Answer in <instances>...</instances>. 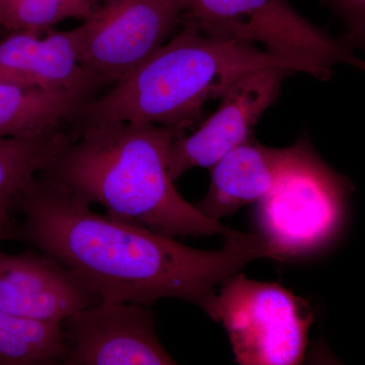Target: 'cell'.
<instances>
[{"label": "cell", "instance_id": "19", "mask_svg": "<svg viewBox=\"0 0 365 365\" xmlns=\"http://www.w3.org/2000/svg\"><path fill=\"white\" fill-rule=\"evenodd\" d=\"M6 30H4V28H2V26H1V25H0V38H1V37H2V36H4V34H6Z\"/></svg>", "mask_w": 365, "mask_h": 365}, {"label": "cell", "instance_id": "1", "mask_svg": "<svg viewBox=\"0 0 365 365\" xmlns=\"http://www.w3.org/2000/svg\"><path fill=\"white\" fill-rule=\"evenodd\" d=\"M1 241L52 257L103 302L150 307L162 299H182L215 322H220L216 287L249 262L278 258L261 234L241 232L222 249L206 251L98 215L44 170L11 202Z\"/></svg>", "mask_w": 365, "mask_h": 365}, {"label": "cell", "instance_id": "16", "mask_svg": "<svg viewBox=\"0 0 365 365\" xmlns=\"http://www.w3.org/2000/svg\"><path fill=\"white\" fill-rule=\"evenodd\" d=\"M88 0H0V25L6 32H45L61 21H85Z\"/></svg>", "mask_w": 365, "mask_h": 365}, {"label": "cell", "instance_id": "10", "mask_svg": "<svg viewBox=\"0 0 365 365\" xmlns=\"http://www.w3.org/2000/svg\"><path fill=\"white\" fill-rule=\"evenodd\" d=\"M81 276L38 250L0 251V309L7 313L62 323L69 316L102 302Z\"/></svg>", "mask_w": 365, "mask_h": 365}, {"label": "cell", "instance_id": "9", "mask_svg": "<svg viewBox=\"0 0 365 365\" xmlns=\"http://www.w3.org/2000/svg\"><path fill=\"white\" fill-rule=\"evenodd\" d=\"M150 307L102 302L62 322L68 365H172Z\"/></svg>", "mask_w": 365, "mask_h": 365}, {"label": "cell", "instance_id": "7", "mask_svg": "<svg viewBox=\"0 0 365 365\" xmlns=\"http://www.w3.org/2000/svg\"><path fill=\"white\" fill-rule=\"evenodd\" d=\"M79 56L98 86L114 85L165 44L182 23L185 0H88Z\"/></svg>", "mask_w": 365, "mask_h": 365}, {"label": "cell", "instance_id": "5", "mask_svg": "<svg viewBox=\"0 0 365 365\" xmlns=\"http://www.w3.org/2000/svg\"><path fill=\"white\" fill-rule=\"evenodd\" d=\"M235 360L242 365H294L304 359L313 314L304 299L278 283L237 272L217 295Z\"/></svg>", "mask_w": 365, "mask_h": 365}, {"label": "cell", "instance_id": "6", "mask_svg": "<svg viewBox=\"0 0 365 365\" xmlns=\"http://www.w3.org/2000/svg\"><path fill=\"white\" fill-rule=\"evenodd\" d=\"M349 182L307 146L272 191L259 201L261 235L278 259L314 251L337 234Z\"/></svg>", "mask_w": 365, "mask_h": 365}, {"label": "cell", "instance_id": "13", "mask_svg": "<svg viewBox=\"0 0 365 365\" xmlns=\"http://www.w3.org/2000/svg\"><path fill=\"white\" fill-rule=\"evenodd\" d=\"M78 91L46 90L0 81V139L39 138L63 130L91 100Z\"/></svg>", "mask_w": 365, "mask_h": 365}, {"label": "cell", "instance_id": "15", "mask_svg": "<svg viewBox=\"0 0 365 365\" xmlns=\"http://www.w3.org/2000/svg\"><path fill=\"white\" fill-rule=\"evenodd\" d=\"M73 138L60 130L39 138L0 139V202L11 204Z\"/></svg>", "mask_w": 365, "mask_h": 365}, {"label": "cell", "instance_id": "2", "mask_svg": "<svg viewBox=\"0 0 365 365\" xmlns=\"http://www.w3.org/2000/svg\"><path fill=\"white\" fill-rule=\"evenodd\" d=\"M73 138L44 170L72 194L120 222L176 237L241 232L187 202L169 170L170 144L185 132L153 124L108 122L72 128Z\"/></svg>", "mask_w": 365, "mask_h": 365}, {"label": "cell", "instance_id": "18", "mask_svg": "<svg viewBox=\"0 0 365 365\" xmlns=\"http://www.w3.org/2000/svg\"><path fill=\"white\" fill-rule=\"evenodd\" d=\"M9 210H11V204L0 202V241H1L2 230L6 227L9 220Z\"/></svg>", "mask_w": 365, "mask_h": 365}, {"label": "cell", "instance_id": "3", "mask_svg": "<svg viewBox=\"0 0 365 365\" xmlns=\"http://www.w3.org/2000/svg\"><path fill=\"white\" fill-rule=\"evenodd\" d=\"M182 24L181 32L106 95L81 106L72 127L128 122L185 132L201 121L207 101L222 98L248 72L269 66L294 71L253 43L211 37L192 24Z\"/></svg>", "mask_w": 365, "mask_h": 365}, {"label": "cell", "instance_id": "4", "mask_svg": "<svg viewBox=\"0 0 365 365\" xmlns=\"http://www.w3.org/2000/svg\"><path fill=\"white\" fill-rule=\"evenodd\" d=\"M182 23L211 37L256 44L295 72L330 78L333 67L348 64L365 71V61L342 39H334L294 11L287 0H185Z\"/></svg>", "mask_w": 365, "mask_h": 365}, {"label": "cell", "instance_id": "11", "mask_svg": "<svg viewBox=\"0 0 365 365\" xmlns=\"http://www.w3.org/2000/svg\"><path fill=\"white\" fill-rule=\"evenodd\" d=\"M0 81L46 90L78 91L91 97L98 88L81 64L76 29L4 34L0 38Z\"/></svg>", "mask_w": 365, "mask_h": 365}, {"label": "cell", "instance_id": "12", "mask_svg": "<svg viewBox=\"0 0 365 365\" xmlns=\"http://www.w3.org/2000/svg\"><path fill=\"white\" fill-rule=\"evenodd\" d=\"M307 145L302 139L289 148H267L251 137L211 168L207 195L196 207L210 220L220 222L240 208L259 202L272 191Z\"/></svg>", "mask_w": 365, "mask_h": 365}, {"label": "cell", "instance_id": "17", "mask_svg": "<svg viewBox=\"0 0 365 365\" xmlns=\"http://www.w3.org/2000/svg\"><path fill=\"white\" fill-rule=\"evenodd\" d=\"M332 7L347 26L348 32L341 39L365 51V0H324Z\"/></svg>", "mask_w": 365, "mask_h": 365}, {"label": "cell", "instance_id": "8", "mask_svg": "<svg viewBox=\"0 0 365 365\" xmlns=\"http://www.w3.org/2000/svg\"><path fill=\"white\" fill-rule=\"evenodd\" d=\"M294 71L269 66L250 71L220 98L217 110L190 135L170 144L169 170L174 181L194 168L211 169L230 150L253 137L262 115L275 102L285 76Z\"/></svg>", "mask_w": 365, "mask_h": 365}, {"label": "cell", "instance_id": "14", "mask_svg": "<svg viewBox=\"0 0 365 365\" xmlns=\"http://www.w3.org/2000/svg\"><path fill=\"white\" fill-rule=\"evenodd\" d=\"M62 323L37 321L0 309V365L64 364Z\"/></svg>", "mask_w": 365, "mask_h": 365}]
</instances>
